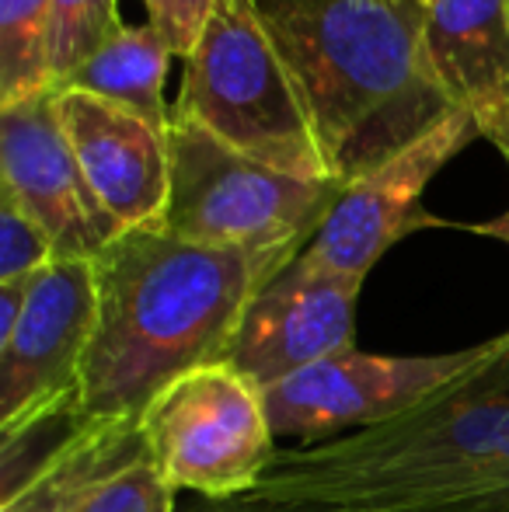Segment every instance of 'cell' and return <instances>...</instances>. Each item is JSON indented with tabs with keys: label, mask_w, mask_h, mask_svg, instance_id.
<instances>
[{
	"label": "cell",
	"mask_w": 509,
	"mask_h": 512,
	"mask_svg": "<svg viewBox=\"0 0 509 512\" xmlns=\"http://www.w3.org/2000/svg\"><path fill=\"white\" fill-rule=\"evenodd\" d=\"M49 7H53V81L60 88L126 25L119 21V0H49Z\"/></svg>",
	"instance_id": "cell-18"
},
{
	"label": "cell",
	"mask_w": 509,
	"mask_h": 512,
	"mask_svg": "<svg viewBox=\"0 0 509 512\" xmlns=\"http://www.w3.org/2000/svg\"><path fill=\"white\" fill-rule=\"evenodd\" d=\"M171 203L164 230L210 248L293 262L339 199V182H307L238 154L171 112Z\"/></svg>",
	"instance_id": "cell-5"
},
{
	"label": "cell",
	"mask_w": 509,
	"mask_h": 512,
	"mask_svg": "<svg viewBox=\"0 0 509 512\" xmlns=\"http://www.w3.org/2000/svg\"><path fill=\"white\" fill-rule=\"evenodd\" d=\"M56 91L49 0H0V108Z\"/></svg>",
	"instance_id": "cell-17"
},
{
	"label": "cell",
	"mask_w": 509,
	"mask_h": 512,
	"mask_svg": "<svg viewBox=\"0 0 509 512\" xmlns=\"http://www.w3.org/2000/svg\"><path fill=\"white\" fill-rule=\"evenodd\" d=\"M509 499V436L415 485L387 488L353 512H464Z\"/></svg>",
	"instance_id": "cell-16"
},
{
	"label": "cell",
	"mask_w": 509,
	"mask_h": 512,
	"mask_svg": "<svg viewBox=\"0 0 509 512\" xmlns=\"http://www.w3.org/2000/svg\"><path fill=\"white\" fill-rule=\"evenodd\" d=\"M140 432L171 488L224 502L252 492L279 453L265 391L227 363L178 377L140 415Z\"/></svg>",
	"instance_id": "cell-6"
},
{
	"label": "cell",
	"mask_w": 509,
	"mask_h": 512,
	"mask_svg": "<svg viewBox=\"0 0 509 512\" xmlns=\"http://www.w3.org/2000/svg\"><path fill=\"white\" fill-rule=\"evenodd\" d=\"M171 495H175V488L161 478L154 460L147 457L136 467H129L119 481H112L81 512H171Z\"/></svg>",
	"instance_id": "cell-20"
},
{
	"label": "cell",
	"mask_w": 509,
	"mask_h": 512,
	"mask_svg": "<svg viewBox=\"0 0 509 512\" xmlns=\"http://www.w3.org/2000/svg\"><path fill=\"white\" fill-rule=\"evenodd\" d=\"M290 262L126 230L95 258L98 324L74 422H140L199 366L224 363L248 304Z\"/></svg>",
	"instance_id": "cell-1"
},
{
	"label": "cell",
	"mask_w": 509,
	"mask_h": 512,
	"mask_svg": "<svg viewBox=\"0 0 509 512\" xmlns=\"http://www.w3.org/2000/svg\"><path fill=\"white\" fill-rule=\"evenodd\" d=\"M0 192L46 227L60 258L95 262L126 234L84 178L63 129L56 91L0 108Z\"/></svg>",
	"instance_id": "cell-11"
},
{
	"label": "cell",
	"mask_w": 509,
	"mask_h": 512,
	"mask_svg": "<svg viewBox=\"0 0 509 512\" xmlns=\"http://www.w3.org/2000/svg\"><path fill=\"white\" fill-rule=\"evenodd\" d=\"M422 39L447 98L475 119L509 95V0H426Z\"/></svg>",
	"instance_id": "cell-13"
},
{
	"label": "cell",
	"mask_w": 509,
	"mask_h": 512,
	"mask_svg": "<svg viewBox=\"0 0 509 512\" xmlns=\"http://www.w3.org/2000/svg\"><path fill=\"white\" fill-rule=\"evenodd\" d=\"M478 126H482L485 140L509 161V95L499 98L485 115H478Z\"/></svg>",
	"instance_id": "cell-22"
},
{
	"label": "cell",
	"mask_w": 509,
	"mask_h": 512,
	"mask_svg": "<svg viewBox=\"0 0 509 512\" xmlns=\"http://www.w3.org/2000/svg\"><path fill=\"white\" fill-rule=\"evenodd\" d=\"M147 457L140 422H74V432L0 499V512H81Z\"/></svg>",
	"instance_id": "cell-14"
},
{
	"label": "cell",
	"mask_w": 509,
	"mask_h": 512,
	"mask_svg": "<svg viewBox=\"0 0 509 512\" xmlns=\"http://www.w3.org/2000/svg\"><path fill=\"white\" fill-rule=\"evenodd\" d=\"M60 258L39 220L0 192V283H25Z\"/></svg>",
	"instance_id": "cell-19"
},
{
	"label": "cell",
	"mask_w": 509,
	"mask_h": 512,
	"mask_svg": "<svg viewBox=\"0 0 509 512\" xmlns=\"http://www.w3.org/2000/svg\"><path fill=\"white\" fill-rule=\"evenodd\" d=\"M503 352H509V331L443 356H370L349 349L265 387L272 432L276 439H304L314 446L370 429L485 370Z\"/></svg>",
	"instance_id": "cell-7"
},
{
	"label": "cell",
	"mask_w": 509,
	"mask_h": 512,
	"mask_svg": "<svg viewBox=\"0 0 509 512\" xmlns=\"http://www.w3.org/2000/svg\"><path fill=\"white\" fill-rule=\"evenodd\" d=\"M478 136L482 126L468 108L457 105L440 115L408 147L342 185L332 213L304 248V258L328 272L367 279V272L394 241L426 223L422 213L426 185L450 157H457Z\"/></svg>",
	"instance_id": "cell-9"
},
{
	"label": "cell",
	"mask_w": 509,
	"mask_h": 512,
	"mask_svg": "<svg viewBox=\"0 0 509 512\" xmlns=\"http://www.w3.org/2000/svg\"><path fill=\"white\" fill-rule=\"evenodd\" d=\"M499 230H503V234L509 237V220H506V223H499Z\"/></svg>",
	"instance_id": "cell-24"
},
{
	"label": "cell",
	"mask_w": 509,
	"mask_h": 512,
	"mask_svg": "<svg viewBox=\"0 0 509 512\" xmlns=\"http://www.w3.org/2000/svg\"><path fill=\"white\" fill-rule=\"evenodd\" d=\"M98 324L91 258H56L28 279L18 328L0 345V432L28 436L53 415H77L84 359Z\"/></svg>",
	"instance_id": "cell-8"
},
{
	"label": "cell",
	"mask_w": 509,
	"mask_h": 512,
	"mask_svg": "<svg viewBox=\"0 0 509 512\" xmlns=\"http://www.w3.org/2000/svg\"><path fill=\"white\" fill-rule=\"evenodd\" d=\"M360 286L363 279L356 276L328 272L304 255L293 258L255 293L227 345L224 363L265 391L342 356L353 349Z\"/></svg>",
	"instance_id": "cell-10"
},
{
	"label": "cell",
	"mask_w": 509,
	"mask_h": 512,
	"mask_svg": "<svg viewBox=\"0 0 509 512\" xmlns=\"http://www.w3.org/2000/svg\"><path fill=\"white\" fill-rule=\"evenodd\" d=\"M60 119L95 199L123 230L164 227L171 203V143L143 115L84 91H56Z\"/></svg>",
	"instance_id": "cell-12"
},
{
	"label": "cell",
	"mask_w": 509,
	"mask_h": 512,
	"mask_svg": "<svg viewBox=\"0 0 509 512\" xmlns=\"http://www.w3.org/2000/svg\"><path fill=\"white\" fill-rule=\"evenodd\" d=\"M143 7H147V14H154V7H157V0H143Z\"/></svg>",
	"instance_id": "cell-23"
},
{
	"label": "cell",
	"mask_w": 509,
	"mask_h": 512,
	"mask_svg": "<svg viewBox=\"0 0 509 512\" xmlns=\"http://www.w3.org/2000/svg\"><path fill=\"white\" fill-rule=\"evenodd\" d=\"M213 7H217V0H157L150 25L168 39L171 53L185 60L196 49V42L203 39Z\"/></svg>",
	"instance_id": "cell-21"
},
{
	"label": "cell",
	"mask_w": 509,
	"mask_h": 512,
	"mask_svg": "<svg viewBox=\"0 0 509 512\" xmlns=\"http://www.w3.org/2000/svg\"><path fill=\"white\" fill-rule=\"evenodd\" d=\"M509 436V352L381 425L279 450L231 512H353Z\"/></svg>",
	"instance_id": "cell-3"
},
{
	"label": "cell",
	"mask_w": 509,
	"mask_h": 512,
	"mask_svg": "<svg viewBox=\"0 0 509 512\" xmlns=\"http://www.w3.org/2000/svg\"><path fill=\"white\" fill-rule=\"evenodd\" d=\"M175 115L265 168L332 182L258 0H217L203 39L185 56Z\"/></svg>",
	"instance_id": "cell-4"
},
{
	"label": "cell",
	"mask_w": 509,
	"mask_h": 512,
	"mask_svg": "<svg viewBox=\"0 0 509 512\" xmlns=\"http://www.w3.org/2000/svg\"><path fill=\"white\" fill-rule=\"evenodd\" d=\"M332 182L346 185L457 108L426 56L419 0H258Z\"/></svg>",
	"instance_id": "cell-2"
},
{
	"label": "cell",
	"mask_w": 509,
	"mask_h": 512,
	"mask_svg": "<svg viewBox=\"0 0 509 512\" xmlns=\"http://www.w3.org/2000/svg\"><path fill=\"white\" fill-rule=\"evenodd\" d=\"M171 46L154 25L123 28L112 35L84 67H77L60 88L84 91L143 115L157 129H171V112L164 105V77H168ZM56 88V91H60Z\"/></svg>",
	"instance_id": "cell-15"
}]
</instances>
